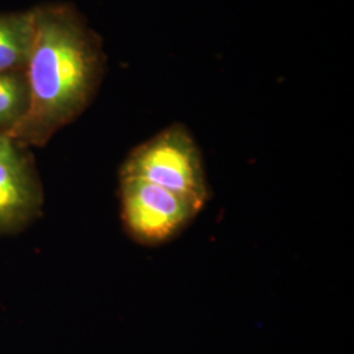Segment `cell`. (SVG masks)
Returning <instances> with one entry per match:
<instances>
[{"instance_id":"obj_1","label":"cell","mask_w":354,"mask_h":354,"mask_svg":"<svg viewBox=\"0 0 354 354\" xmlns=\"http://www.w3.org/2000/svg\"><path fill=\"white\" fill-rule=\"evenodd\" d=\"M33 41L26 67L29 105L7 138L44 146L86 111L105 71L102 38L68 4L33 8Z\"/></svg>"},{"instance_id":"obj_2","label":"cell","mask_w":354,"mask_h":354,"mask_svg":"<svg viewBox=\"0 0 354 354\" xmlns=\"http://www.w3.org/2000/svg\"><path fill=\"white\" fill-rule=\"evenodd\" d=\"M120 177H134L189 198L201 209L212 198L203 153L188 127L172 124L136 146Z\"/></svg>"},{"instance_id":"obj_3","label":"cell","mask_w":354,"mask_h":354,"mask_svg":"<svg viewBox=\"0 0 354 354\" xmlns=\"http://www.w3.org/2000/svg\"><path fill=\"white\" fill-rule=\"evenodd\" d=\"M120 203L127 235L146 247L176 239L203 212L189 198L134 177H120Z\"/></svg>"},{"instance_id":"obj_4","label":"cell","mask_w":354,"mask_h":354,"mask_svg":"<svg viewBox=\"0 0 354 354\" xmlns=\"http://www.w3.org/2000/svg\"><path fill=\"white\" fill-rule=\"evenodd\" d=\"M41 205L42 190L29 159L7 138L0 146V234L21 230Z\"/></svg>"},{"instance_id":"obj_5","label":"cell","mask_w":354,"mask_h":354,"mask_svg":"<svg viewBox=\"0 0 354 354\" xmlns=\"http://www.w3.org/2000/svg\"><path fill=\"white\" fill-rule=\"evenodd\" d=\"M33 10L0 13V73L26 71L33 41Z\"/></svg>"},{"instance_id":"obj_6","label":"cell","mask_w":354,"mask_h":354,"mask_svg":"<svg viewBox=\"0 0 354 354\" xmlns=\"http://www.w3.org/2000/svg\"><path fill=\"white\" fill-rule=\"evenodd\" d=\"M29 105L26 71L0 73V133L6 137L24 118Z\"/></svg>"},{"instance_id":"obj_7","label":"cell","mask_w":354,"mask_h":354,"mask_svg":"<svg viewBox=\"0 0 354 354\" xmlns=\"http://www.w3.org/2000/svg\"><path fill=\"white\" fill-rule=\"evenodd\" d=\"M7 140V137H6L4 134H1V133H0V146L4 143V140Z\"/></svg>"}]
</instances>
